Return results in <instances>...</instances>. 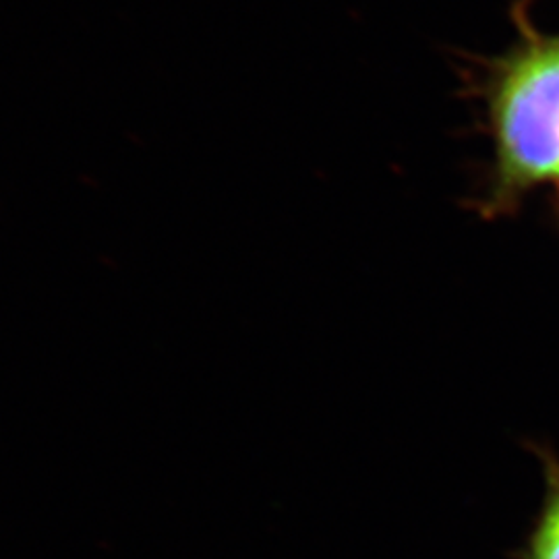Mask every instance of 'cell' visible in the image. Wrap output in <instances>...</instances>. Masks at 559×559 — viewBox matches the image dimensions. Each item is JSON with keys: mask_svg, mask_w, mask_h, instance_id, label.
I'll return each mask as SVG.
<instances>
[{"mask_svg": "<svg viewBox=\"0 0 559 559\" xmlns=\"http://www.w3.org/2000/svg\"><path fill=\"white\" fill-rule=\"evenodd\" d=\"M545 498L520 559H559V462L545 454Z\"/></svg>", "mask_w": 559, "mask_h": 559, "instance_id": "cell-2", "label": "cell"}, {"mask_svg": "<svg viewBox=\"0 0 559 559\" xmlns=\"http://www.w3.org/2000/svg\"><path fill=\"white\" fill-rule=\"evenodd\" d=\"M512 44L477 60L466 78L491 140L485 212L493 214L540 187L559 191V34L540 32L528 0L512 7Z\"/></svg>", "mask_w": 559, "mask_h": 559, "instance_id": "cell-1", "label": "cell"}]
</instances>
